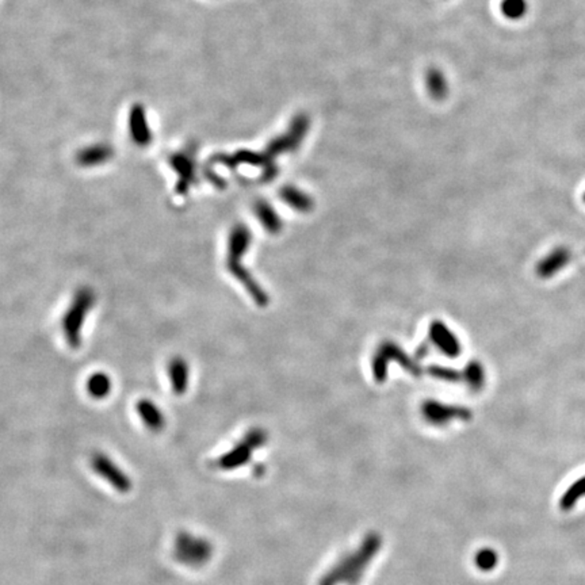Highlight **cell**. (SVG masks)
I'll use <instances>...</instances> for the list:
<instances>
[{"label": "cell", "mask_w": 585, "mask_h": 585, "mask_svg": "<svg viewBox=\"0 0 585 585\" xmlns=\"http://www.w3.org/2000/svg\"><path fill=\"white\" fill-rule=\"evenodd\" d=\"M252 235L251 230L244 224L233 226L229 235L226 269L246 288L248 294L259 306H266L269 304V295L256 283L252 275L242 265V258L251 246Z\"/></svg>", "instance_id": "obj_1"}, {"label": "cell", "mask_w": 585, "mask_h": 585, "mask_svg": "<svg viewBox=\"0 0 585 585\" xmlns=\"http://www.w3.org/2000/svg\"><path fill=\"white\" fill-rule=\"evenodd\" d=\"M95 304V292L90 288H80L75 292L72 302L63 316L61 328L68 346L77 350L82 344V329L86 317Z\"/></svg>", "instance_id": "obj_2"}, {"label": "cell", "mask_w": 585, "mask_h": 585, "mask_svg": "<svg viewBox=\"0 0 585 585\" xmlns=\"http://www.w3.org/2000/svg\"><path fill=\"white\" fill-rule=\"evenodd\" d=\"M213 546L205 538L182 531L175 538L174 557L182 565L201 568L212 558Z\"/></svg>", "instance_id": "obj_3"}, {"label": "cell", "mask_w": 585, "mask_h": 585, "mask_svg": "<svg viewBox=\"0 0 585 585\" xmlns=\"http://www.w3.org/2000/svg\"><path fill=\"white\" fill-rule=\"evenodd\" d=\"M389 362H397L409 374L415 377H419L422 374V369L417 364V362L409 358L404 350H401L393 341H385L378 347L373 360V374L377 383H383L386 380Z\"/></svg>", "instance_id": "obj_4"}, {"label": "cell", "mask_w": 585, "mask_h": 585, "mask_svg": "<svg viewBox=\"0 0 585 585\" xmlns=\"http://www.w3.org/2000/svg\"><path fill=\"white\" fill-rule=\"evenodd\" d=\"M91 469L122 495L129 494L133 488L132 478L118 464H115L108 454L102 451H96L92 454Z\"/></svg>", "instance_id": "obj_5"}, {"label": "cell", "mask_w": 585, "mask_h": 585, "mask_svg": "<svg viewBox=\"0 0 585 585\" xmlns=\"http://www.w3.org/2000/svg\"><path fill=\"white\" fill-rule=\"evenodd\" d=\"M265 440H266L265 432H262L259 429H253V431L248 432L247 436L244 438V440L240 445H236L232 450L224 454L219 459V462H217L219 468L230 471V469H235V468H239V466L244 465L251 458L252 450L262 446Z\"/></svg>", "instance_id": "obj_6"}, {"label": "cell", "mask_w": 585, "mask_h": 585, "mask_svg": "<svg viewBox=\"0 0 585 585\" xmlns=\"http://www.w3.org/2000/svg\"><path fill=\"white\" fill-rule=\"evenodd\" d=\"M128 124H129V133L133 140L135 145L138 147H148L152 142V132L148 124V117H147V112L145 108L140 103H135L131 110H129V117H128Z\"/></svg>", "instance_id": "obj_7"}, {"label": "cell", "mask_w": 585, "mask_h": 585, "mask_svg": "<svg viewBox=\"0 0 585 585\" xmlns=\"http://www.w3.org/2000/svg\"><path fill=\"white\" fill-rule=\"evenodd\" d=\"M422 412L428 423L434 426H445L451 419H465L469 416L468 410L462 408L445 406L432 400H428L423 404Z\"/></svg>", "instance_id": "obj_8"}, {"label": "cell", "mask_w": 585, "mask_h": 585, "mask_svg": "<svg viewBox=\"0 0 585 585\" xmlns=\"http://www.w3.org/2000/svg\"><path fill=\"white\" fill-rule=\"evenodd\" d=\"M171 167L178 172V182L175 191L179 195H186L195 182V164L187 154H175L170 158Z\"/></svg>", "instance_id": "obj_9"}, {"label": "cell", "mask_w": 585, "mask_h": 585, "mask_svg": "<svg viewBox=\"0 0 585 585\" xmlns=\"http://www.w3.org/2000/svg\"><path fill=\"white\" fill-rule=\"evenodd\" d=\"M429 339L432 344H435L443 354H446L450 358L457 357L461 353V346H459L458 339L454 336V334L442 321L431 323Z\"/></svg>", "instance_id": "obj_10"}, {"label": "cell", "mask_w": 585, "mask_h": 585, "mask_svg": "<svg viewBox=\"0 0 585 585\" xmlns=\"http://www.w3.org/2000/svg\"><path fill=\"white\" fill-rule=\"evenodd\" d=\"M113 156L114 149L112 145L101 142V144H94V145L80 149L76 154V163L80 167L92 168V167H98L108 163Z\"/></svg>", "instance_id": "obj_11"}, {"label": "cell", "mask_w": 585, "mask_h": 585, "mask_svg": "<svg viewBox=\"0 0 585 585\" xmlns=\"http://www.w3.org/2000/svg\"><path fill=\"white\" fill-rule=\"evenodd\" d=\"M135 410L145 424L152 432H160L165 428V416L163 410L152 400L141 399L135 404Z\"/></svg>", "instance_id": "obj_12"}, {"label": "cell", "mask_w": 585, "mask_h": 585, "mask_svg": "<svg viewBox=\"0 0 585 585\" xmlns=\"http://www.w3.org/2000/svg\"><path fill=\"white\" fill-rule=\"evenodd\" d=\"M168 378L171 389L177 396H182L187 392L190 383V369L188 363L180 357L172 358L168 364Z\"/></svg>", "instance_id": "obj_13"}, {"label": "cell", "mask_w": 585, "mask_h": 585, "mask_svg": "<svg viewBox=\"0 0 585 585\" xmlns=\"http://www.w3.org/2000/svg\"><path fill=\"white\" fill-rule=\"evenodd\" d=\"M279 194L283 202L299 213H308L313 210V200L294 186H285Z\"/></svg>", "instance_id": "obj_14"}, {"label": "cell", "mask_w": 585, "mask_h": 585, "mask_svg": "<svg viewBox=\"0 0 585 585\" xmlns=\"http://www.w3.org/2000/svg\"><path fill=\"white\" fill-rule=\"evenodd\" d=\"M255 214L259 223L270 233H279L283 228V223L274 210L270 203L266 201H258L255 203Z\"/></svg>", "instance_id": "obj_15"}, {"label": "cell", "mask_w": 585, "mask_h": 585, "mask_svg": "<svg viewBox=\"0 0 585 585\" xmlns=\"http://www.w3.org/2000/svg\"><path fill=\"white\" fill-rule=\"evenodd\" d=\"M87 393L95 400H103L112 393V378L103 371H98L91 374L87 380Z\"/></svg>", "instance_id": "obj_16"}, {"label": "cell", "mask_w": 585, "mask_h": 585, "mask_svg": "<svg viewBox=\"0 0 585 585\" xmlns=\"http://www.w3.org/2000/svg\"><path fill=\"white\" fill-rule=\"evenodd\" d=\"M427 87L435 99H443L449 91L445 75L436 68H431L427 72Z\"/></svg>", "instance_id": "obj_17"}, {"label": "cell", "mask_w": 585, "mask_h": 585, "mask_svg": "<svg viewBox=\"0 0 585 585\" xmlns=\"http://www.w3.org/2000/svg\"><path fill=\"white\" fill-rule=\"evenodd\" d=\"M501 13L510 20L523 18L524 14L527 13V1L526 0H503Z\"/></svg>", "instance_id": "obj_18"}, {"label": "cell", "mask_w": 585, "mask_h": 585, "mask_svg": "<svg viewBox=\"0 0 585 585\" xmlns=\"http://www.w3.org/2000/svg\"><path fill=\"white\" fill-rule=\"evenodd\" d=\"M428 374L438 378V380H442V381H449V383L461 381V374L458 371H455L454 369H450V367L429 366L428 367Z\"/></svg>", "instance_id": "obj_19"}, {"label": "cell", "mask_w": 585, "mask_h": 585, "mask_svg": "<svg viewBox=\"0 0 585 585\" xmlns=\"http://www.w3.org/2000/svg\"><path fill=\"white\" fill-rule=\"evenodd\" d=\"M481 380H482V377H481V370H480L478 364H475V363L469 364L466 367V381L471 383L472 386H478L481 383Z\"/></svg>", "instance_id": "obj_20"}, {"label": "cell", "mask_w": 585, "mask_h": 585, "mask_svg": "<svg viewBox=\"0 0 585 585\" xmlns=\"http://www.w3.org/2000/svg\"><path fill=\"white\" fill-rule=\"evenodd\" d=\"M428 353V347L427 344H424V346H420V348L416 351V358L417 360H422L426 354Z\"/></svg>", "instance_id": "obj_21"}]
</instances>
